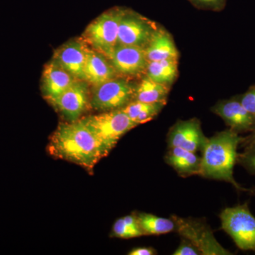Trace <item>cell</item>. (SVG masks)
Masks as SVG:
<instances>
[{"instance_id": "6da1fadb", "label": "cell", "mask_w": 255, "mask_h": 255, "mask_svg": "<svg viewBox=\"0 0 255 255\" xmlns=\"http://www.w3.org/2000/svg\"><path fill=\"white\" fill-rule=\"evenodd\" d=\"M49 150L90 171L110 152L81 119L60 124L50 137Z\"/></svg>"}, {"instance_id": "7a4b0ae2", "label": "cell", "mask_w": 255, "mask_h": 255, "mask_svg": "<svg viewBox=\"0 0 255 255\" xmlns=\"http://www.w3.org/2000/svg\"><path fill=\"white\" fill-rule=\"evenodd\" d=\"M244 139L230 128L208 139L201 151V177L229 183L238 191L247 192L248 189L236 182L233 175L237 164L238 148Z\"/></svg>"}, {"instance_id": "3957f363", "label": "cell", "mask_w": 255, "mask_h": 255, "mask_svg": "<svg viewBox=\"0 0 255 255\" xmlns=\"http://www.w3.org/2000/svg\"><path fill=\"white\" fill-rule=\"evenodd\" d=\"M219 217L221 228L232 238L238 249L255 251V217L249 203L226 208Z\"/></svg>"}, {"instance_id": "277c9868", "label": "cell", "mask_w": 255, "mask_h": 255, "mask_svg": "<svg viewBox=\"0 0 255 255\" xmlns=\"http://www.w3.org/2000/svg\"><path fill=\"white\" fill-rule=\"evenodd\" d=\"M81 120L110 151L126 133L138 126L122 109L89 116Z\"/></svg>"}, {"instance_id": "5b68a950", "label": "cell", "mask_w": 255, "mask_h": 255, "mask_svg": "<svg viewBox=\"0 0 255 255\" xmlns=\"http://www.w3.org/2000/svg\"><path fill=\"white\" fill-rule=\"evenodd\" d=\"M124 11L112 10L101 14L85 29L83 40L110 59L118 45L119 26Z\"/></svg>"}, {"instance_id": "8992f818", "label": "cell", "mask_w": 255, "mask_h": 255, "mask_svg": "<svg viewBox=\"0 0 255 255\" xmlns=\"http://www.w3.org/2000/svg\"><path fill=\"white\" fill-rule=\"evenodd\" d=\"M176 223V231L181 238L190 241L201 252V255H232L217 241L205 220L182 218L172 215Z\"/></svg>"}, {"instance_id": "52a82bcc", "label": "cell", "mask_w": 255, "mask_h": 255, "mask_svg": "<svg viewBox=\"0 0 255 255\" xmlns=\"http://www.w3.org/2000/svg\"><path fill=\"white\" fill-rule=\"evenodd\" d=\"M95 87L90 104L95 110H121L133 100L135 87L125 79L115 78Z\"/></svg>"}, {"instance_id": "ba28073f", "label": "cell", "mask_w": 255, "mask_h": 255, "mask_svg": "<svg viewBox=\"0 0 255 255\" xmlns=\"http://www.w3.org/2000/svg\"><path fill=\"white\" fill-rule=\"evenodd\" d=\"M208 139L199 119L179 121L169 129L167 135V147H179L196 153L203 150Z\"/></svg>"}, {"instance_id": "9c48e42d", "label": "cell", "mask_w": 255, "mask_h": 255, "mask_svg": "<svg viewBox=\"0 0 255 255\" xmlns=\"http://www.w3.org/2000/svg\"><path fill=\"white\" fill-rule=\"evenodd\" d=\"M157 29L147 18L124 12L119 23L118 45L145 48Z\"/></svg>"}, {"instance_id": "30bf717a", "label": "cell", "mask_w": 255, "mask_h": 255, "mask_svg": "<svg viewBox=\"0 0 255 255\" xmlns=\"http://www.w3.org/2000/svg\"><path fill=\"white\" fill-rule=\"evenodd\" d=\"M231 130L241 135L255 131V118L245 109L237 97L223 100L211 109Z\"/></svg>"}, {"instance_id": "8fae6325", "label": "cell", "mask_w": 255, "mask_h": 255, "mask_svg": "<svg viewBox=\"0 0 255 255\" xmlns=\"http://www.w3.org/2000/svg\"><path fill=\"white\" fill-rule=\"evenodd\" d=\"M69 122L79 120L89 104V91L84 80H76L63 93L51 101Z\"/></svg>"}, {"instance_id": "7c38bea8", "label": "cell", "mask_w": 255, "mask_h": 255, "mask_svg": "<svg viewBox=\"0 0 255 255\" xmlns=\"http://www.w3.org/2000/svg\"><path fill=\"white\" fill-rule=\"evenodd\" d=\"M89 50L83 39L72 40L55 50L53 60L75 78L85 81V67Z\"/></svg>"}, {"instance_id": "4fadbf2b", "label": "cell", "mask_w": 255, "mask_h": 255, "mask_svg": "<svg viewBox=\"0 0 255 255\" xmlns=\"http://www.w3.org/2000/svg\"><path fill=\"white\" fill-rule=\"evenodd\" d=\"M110 60L117 73L126 76L144 73L148 63L145 48L124 45H117Z\"/></svg>"}, {"instance_id": "5bb4252c", "label": "cell", "mask_w": 255, "mask_h": 255, "mask_svg": "<svg viewBox=\"0 0 255 255\" xmlns=\"http://www.w3.org/2000/svg\"><path fill=\"white\" fill-rule=\"evenodd\" d=\"M78 80L54 60L45 66L42 78V89L50 102L63 93Z\"/></svg>"}, {"instance_id": "9a60e30c", "label": "cell", "mask_w": 255, "mask_h": 255, "mask_svg": "<svg viewBox=\"0 0 255 255\" xmlns=\"http://www.w3.org/2000/svg\"><path fill=\"white\" fill-rule=\"evenodd\" d=\"M117 70L110 60L94 49L89 50L85 67V81L97 87L117 78Z\"/></svg>"}, {"instance_id": "2e32d148", "label": "cell", "mask_w": 255, "mask_h": 255, "mask_svg": "<svg viewBox=\"0 0 255 255\" xmlns=\"http://www.w3.org/2000/svg\"><path fill=\"white\" fill-rule=\"evenodd\" d=\"M164 159L180 177L200 175L201 157L196 152L179 147H169Z\"/></svg>"}, {"instance_id": "e0dca14e", "label": "cell", "mask_w": 255, "mask_h": 255, "mask_svg": "<svg viewBox=\"0 0 255 255\" xmlns=\"http://www.w3.org/2000/svg\"><path fill=\"white\" fill-rule=\"evenodd\" d=\"M148 62L162 60H177V48L170 34L157 28L145 48Z\"/></svg>"}, {"instance_id": "ac0fdd59", "label": "cell", "mask_w": 255, "mask_h": 255, "mask_svg": "<svg viewBox=\"0 0 255 255\" xmlns=\"http://www.w3.org/2000/svg\"><path fill=\"white\" fill-rule=\"evenodd\" d=\"M169 90L170 89L167 85L152 81L146 77L135 87L133 100L145 103L166 105Z\"/></svg>"}, {"instance_id": "d6986e66", "label": "cell", "mask_w": 255, "mask_h": 255, "mask_svg": "<svg viewBox=\"0 0 255 255\" xmlns=\"http://www.w3.org/2000/svg\"><path fill=\"white\" fill-rule=\"evenodd\" d=\"M135 215L144 236H160L176 231V223L172 217L167 219L143 212Z\"/></svg>"}, {"instance_id": "ffe728a7", "label": "cell", "mask_w": 255, "mask_h": 255, "mask_svg": "<svg viewBox=\"0 0 255 255\" xmlns=\"http://www.w3.org/2000/svg\"><path fill=\"white\" fill-rule=\"evenodd\" d=\"M177 60H162L148 62L145 73L152 81L170 87L177 78Z\"/></svg>"}, {"instance_id": "44dd1931", "label": "cell", "mask_w": 255, "mask_h": 255, "mask_svg": "<svg viewBox=\"0 0 255 255\" xmlns=\"http://www.w3.org/2000/svg\"><path fill=\"white\" fill-rule=\"evenodd\" d=\"M164 106L163 104L145 103L132 100L122 110L132 122L139 125L155 119Z\"/></svg>"}, {"instance_id": "7402d4cb", "label": "cell", "mask_w": 255, "mask_h": 255, "mask_svg": "<svg viewBox=\"0 0 255 255\" xmlns=\"http://www.w3.org/2000/svg\"><path fill=\"white\" fill-rule=\"evenodd\" d=\"M245 150L238 153L237 164L246 169L251 175L255 176V138L247 140L241 144Z\"/></svg>"}, {"instance_id": "603a6c76", "label": "cell", "mask_w": 255, "mask_h": 255, "mask_svg": "<svg viewBox=\"0 0 255 255\" xmlns=\"http://www.w3.org/2000/svg\"><path fill=\"white\" fill-rule=\"evenodd\" d=\"M112 233L114 237L124 238V239L144 236L142 231H137L128 226L127 223L124 222L123 218H121L114 223Z\"/></svg>"}, {"instance_id": "cb8c5ba5", "label": "cell", "mask_w": 255, "mask_h": 255, "mask_svg": "<svg viewBox=\"0 0 255 255\" xmlns=\"http://www.w3.org/2000/svg\"><path fill=\"white\" fill-rule=\"evenodd\" d=\"M238 98L245 109L255 118V86L250 87L246 93L238 96Z\"/></svg>"}, {"instance_id": "d4e9b609", "label": "cell", "mask_w": 255, "mask_h": 255, "mask_svg": "<svg viewBox=\"0 0 255 255\" xmlns=\"http://www.w3.org/2000/svg\"><path fill=\"white\" fill-rule=\"evenodd\" d=\"M174 255H201V252L190 241L182 238L180 245L174 252Z\"/></svg>"}, {"instance_id": "484cf974", "label": "cell", "mask_w": 255, "mask_h": 255, "mask_svg": "<svg viewBox=\"0 0 255 255\" xmlns=\"http://www.w3.org/2000/svg\"><path fill=\"white\" fill-rule=\"evenodd\" d=\"M157 254V252L154 248H134L131 251L129 252L130 255H155Z\"/></svg>"}, {"instance_id": "4316f807", "label": "cell", "mask_w": 255, "mask_h": 255, "mask_svg": "<svg viewBox=\"0 0 255 255\" xmlns=\"http://www.w3.org/2000/svg\"><path fill=\"white\" fill-rule=\"evenodd\" d=\"M255 138V131L254 132H252V133L250 134L248 136L245 137L244 141H247V140H252V139Z\"/></svg>"}, {"instance_id": "83f0119b", "label": "cell", "mask_w": 255, "mask_h": 255, "mask_svg": "<svg viewBox=\"0 0 255 255\" xmlns=\"http://www.w3.org/2000/svg\"><path fill=\"white\" fill-rule=\"evenodd\" d=\"M247 192L249 193L251 196H255V187H252L251 189H248Z\"/></svg>"}, {"instance_id": "f1b7e54d", "label": "cell", "mask_w": 255, "mask_h": 255, "mask_svg": "<svg viewBox=\"0 0 255 255\" xmlns=\"http://www.w3.org/2000/svg\"><path fill=\"white\" fill-rule=\"evenodd\" d=\"M201 2L206 3V4H210V3L216 2L218 0H199Z\"/></svg>"}]
</instances>
